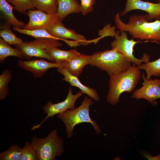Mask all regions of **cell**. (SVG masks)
Instances as JSON below:
<instances>
[{
  "label": "cell",
  "instance_id": "13",
  "mask_svg": "<svg viewBox=\"0 0 160 160\" xmlns=\"http://www.w3.org/2000/svg\"><path fill=\"white\" fill-rule=\"evenodd\" d=\"M125 9L121 14L124 16L129 12L134 9H140L148 13L149 20L153 19L160 20V0L154 3L141 0H127Z\"/></svg>",
  "mask_w": 160,
  "mask_h": 160
},
{
  "label": "cell",
  "instance_id": "19",
  "mask_svg": "<svg viewBox=\"0 0 160 160\" xmlns=\"http://www.w3.org/2000/svg\"><path fill=\"white\" fill-rule=\"evenodd\" d=\"M13 56L23 59L24 56L20 49L12 47L2 38H0V62L4 63L5 58L9 56Z\"/></svg>",
  "mask_w": 160,
  "mask_h": 160
},
{
  "label": "cell",
  "instance_id": "29",
  "mask_svg": "<svg viewBox=\"0 0 160 160\" xmlns=\"http://www.w3.org/2000/svg\"><path fill=\"white\" fill-rule=\"evenodd\" d=\"M143 156L148 160H160V154L155 156H151L146 152H144L143 153Z\"/></svg>",
  "mask_w": 160,
  "mask_h": 160
},
{
  "label": "cell",
  "instance_id": "20",
  "mask_svg": "<svg viewBox=\"0 0 160 160\" xmlns=\"http://www.w3.org/2000/svg\"><path fill=\"white\" fill-rule=\"evenodd\" d=\"M32 5L37 9L48 14L57 13V0H31Z\"/></svg>",
  "mask_w": 160,
  "mask_h": 160
},
{
  "label": "cell",
  "instance_id": "16",
  "mask_svg": "<svg viewBox=\"0 0 160 160\" xmlns=\"http://www.w3.org/2000/svg\"><path fill=\"white\" fill-rule=\"evenodd\" d=\"M57 14L61 21L70 14L81 12L80 4L77 0H57Z\"/></svg>",
  "mask_w": 160,
  "mask_h": 160
},
{
  "label": "cell",
  "instance_id": "7",
  "mask_svg": "<svg viewBox=\"0 0 160 160\" xmlns=\"http://www.w3.org/2000/svg\"><path fill=\"white\" fill-rule=\"evenodd\" d=\"M114 37L115 40L111 43L112 49H116L118 52L122 54L134 65L139 66L143 63L149 62L150 56L146 53H144L140 59L135 57L133 55V47L138 42L154 41L147 40L145 41H135L133 39L129 40L127 33L124 31L118 30L116 32Z\"/></svg>",
  "mask_w": 160,
  "mask_h": 160
},
{
  "label": "cell",
  "instance_id": "1",
  "mask_svg": "<svg viewBox=\"0 0 160 160\" xmlns=\"http://www.w3.org/2000/svg\"><path fill=\"white\" fill-rule=\"evenodd\" d=\"M120 14L118 13L116 15L115 21L117 28L120 32H128L133 38L150 40L160 44V20L150 22L148 14L134 15L126 24L120 19Z\"/></svg>",
  "mask_w": 160,
  "mask_h": 160
},
{
  "label": "cell",
  "instance_id": "2",
  "mask_svg": "<svg viewBox=\"0 0 160 160\" xmlns=\"http://www.w3.org/2000/svg\"><path fill=\"white\" fill-rule=\"evenodd\" d=\"M141 76L138 66L131 65L127 71L110 76L107 101L115 105L120 101V96L124 92H132L138 84Z\"/></svg>",
  "mask_w": 160,
  "mask_h": 160
},
{
  "label": "cell",
  "instance_id": "23",
  "mask_svg": "<svg viewBox=\"0 0 160 160\" xmlns=\"http://www.w3.org/2000/svg\"><path fill=\"white\" fill-rule=\"evenodd\" d=\"M22 149L16 145H12L5 151L0 153V160H20Z\"/></svg>",
  "mask_w": 160,
  "mask_h": 160
},
{
  "label": "cell",
  "instance_id": "3",
  "mask_svg": "<svg viewBox=\"0 0 160 160\" xmlns=\"http://www.w3.org/2000/svg\"><path fill=\"white\" fill-rule=\"evenodd\" d=\"M88 65L105 71L110 76L123 72L132 65L116 49L95 52L91 55Z\"/></svg>",
  "mask_w": 160,
  "mask_h": 160
},
{
  "label": "cell",
  "instance_id": "9",
  "mask_svg": "<svg viewBox=\"0 0 160 160\" xmlns=\"http://www.w3.org/2000/svg\"><path fill=\"white\" fill-rule=\"evenodd\" d=\"M142 77L143 80V85L134 91L131 97L137 100L145 99L152 105L156 106L158 104L156 100L160 98V79H148L144 73Z\"/></svg>",
  "mask_w": 160,
  "mask_h": 160
},
{
  "label": "cell",
  "instance_id": "5",
  "mask_svg": "<svg viewBox=\"0 0 160 160\" xmlns=\"http://www.w3.org/2000/svg\"><path fill=\"white\" fill-rule=\"evenodd\" d=\"M31 143L36 152L37 160H55V157L60 156L64 151V140L55 129L45 137L33 136Z\"/></svg>",
  "mask_w": 160,
  "mask_h": 160
},
{
  "label": "cell",
  "instance_id": "12",
  "mask_svg": "<svg viewBox=\"0 0 160 160\" xmlns=\"http://www.w3.org/2000/svg\"><path fill=\"white\" fill-rule=\"evenodd\" d=\"M52 36L59 40L71 39L79 42L80 45L86 46L92 42L98 41L97 39L87 41L83 36L73 30L66 28L63 24L62 21L59 20L46 30Z\"/></svg>",
  "mask_w": 160,
  "mask_h": 160
},
{
  "label": "cell",
  "instance_id": "11",
  "mask_svg": "<svg viewBox=\"0 0 160 160\" xmlns=\"http://www.w3.org/2000/svg\"><path fill=\"white\" fill-rule=\"evenodd\" d=\"M42 59L27 60H18L17 65L21 68L31 72L35 78H40L43 76L49 69L64 68L65 65V61L60 63L51 62Z\"/></svg>",
  "mask_w": 160,
  "mask_h": 160
},
{
  "label": "cell",
  "instance_id": "24",
  "mask_svg": "<svg viewBox=\"0 0 160 160\" xmlns=\"http://www.w3.org/2000/svg\"><path fill=\"white\" fill-rule=\"evenodd\" d=\"M12 79V74L7 69L4 70L0 75V100L4 99L9 92L8 84Z\"/></svg>",
  "mask_w": 160,
  "mask_h": 160
},
{
  "label": "cell",
  "instance_id": "21",
  "mask_svg": "<svg viewBox=\"0 0 160 160\" xmlns=\"http://www.w3.org/2000/svg\"><path fill=\"white\" fill-rule=\"evenodd\" d=\"M140 70H144L146 73V78L151 79L152 76L160 77V57L152 61L142 63L138 66Z\"/></svg>",
  "mask_w": 160,
  "mask_h": 160
},
{
  "label": "cell",
  "instance_id": "8",
  "mask_svg": "<svg viewBox=\"0 0 160 160\" xmlns=\"http://www.w3.org/2000/svg\"><path fill=\"white\" fill-rule=\"evenodd\" d=\"M83 94L80 91L76 94H73L72 89L70 87L67 97L64 101L54 104L49 101L42 108L44 113L47 114V117L38 125L33 126L31 129L34 130L39 128L41 125L49 117H52L56 114L63 112L69 109L75 108V103L76 100Z\"/></svg>",
  "mask_w": 160,
  "mask_h": 160
},
{
  "label": "cell",
  "instance_id": "22",
  "mask_svg": "<svg viewBox=\"0 0 160 160\" xmlns=\"http://www.w3.org/2000/svg\"><path fill=\"white\" fill-rule=\"evenodd\" d=\"M13 29L22 34L28 35L36 39L48 38L59 40L50 34L46 30L43 29H36L32 30H26L15 27H13Z\"/></svg>",
  "mask_w": 160,
  "mask_h": 160
},
{
  "label": "cell",
  "instance_id": "4",
  "mask_svg": "<svg viewBox=\"0 0 160 160\" xmlns=\"http://www.w3.org/2000/svg\"><path fill=\"white\" fill-rule=\"evenodd\" d=\"M94 103L90 98L86 96L81 105L77 108L68 110L58 114L57 117L65 125L68 137L70 138L73 135V129L76 125L84 122L92 124L97 134L101 132L97 123L90 116L89 107Z\"/></svg>",
  "mask_w": 160,
  "mask_h": 160
},
{
  "label": "cell",
  "instance_id": "15",
  "mask_svg": "<svg viewBox=\"0 0 160 160\" xmlns=\"http://www.w3.org/2000/svg\"><path fill=\"white\" fill-rule=\"evenodd\" d=\"M90 57L91 55L80 53L65 61V65L63 68L72 75L78 77L84 67L88 65Z\"/></svg>",
  "mask_w": 160,
  "mask_h": 160
},
{
  "label": "cell",
  "instance_id": "25",
  "mask_svg": "<svg viewBox=\"0 0 160 160\" xmlns=\"http://www.w3.org/2000/svg\"><path fill=\"white\" fill-rule=\"evenodd\" d=\"M12 6L13 9L23 14H26L28 10H34L31 0H6Z\"/></svg>",
  "mask_w": 160,
  "mask_h": 160
},
{
  "label": "cell",
  "instance_id": "18",
  "mask_svg": "<svg viewBox=\"0 0 160 160\" xmlns=\"http://www.w3.org/2000/svg\"><path fill=\"white\" fill-rule=\"evenodd\" d=\"M47 53L54 60L55 63H60L68 61L80 54L77 50L72 49L68 51L53 47L45 50Z\"/></svg>",
  "mask_w": 160,
  "mask_h": 160
},
{
  "label": "cell",
  "instance_id": "27",
  "mask_svg": "<svg viewBox=\"0 0 160 160\" xmlns=\"http://www.w3.org/2000/svg\"><path fill=\"white\" fill-rule=\"evenodd\" d=\"M22 149L20 160H37L36 152L29 142H25Z\"/></svg>",
  "mask_w": 160,
  "mask_h": 160
},
{
  "label": "cell",
  "instance_id": "28",
  "mask_svg": "<svg viewBox=\"0 0 160 160\" xmlns=\"http://www.w3.org/2000/svg\"><path fill=\"white\" fill-rule=\"evenodd\" d=\"M81 12L84 15L91 12L95 0H80Z\"/></svg>",
  "mask_w": 160,
  "mask_h": 160
},
{
  "label": "cell",
  "instance_id": "26",
  "mask_svg": "<svg viewBox=\"0 0 160 160\" xmlns=\"http://www.w3.org/2000/svg\"><path fill=\"white\" fill-rule=\"evenodd\" d=\"M0 36L9 45H16L24 42L22 39L17 37L9 28L1 30Z\"/></svg>",
  "mask_w": 160,
  "mask_h": 160
},
{
  "label": "cell",
  "instance_id": "14",
  "mask_svg": "<svg viewBox=\"0 0 160 160\" xmlns=\"http://www.w3.org/2000/svg\"><path fill=\"white\" fill-rule=\"evenodd\" d=\"M57 71L63 75L64 78L62 80L68 82L71 86L79 88L83 94H86L96 101L100 100L97 91L94 89L90 88L83 84L79 81L77 77L70 73L65 68H58Z\"/></svg>",
  "mask_w": 160,
  "mask_h": 160
},
{
  "label": "cell",
  "instance_id": "6",
  "mask_svg": "<svg viewBox=\"0 0 160 160\" xmlns=\"http://www.w3.org/2000/svg\"><path fill=\"white\" fill-rule=\"evenodd\" d=\"M63 46L58 40L48 38H40L29 42H23L15 45L22 52L24 58L29 60L33 57L45 58L50 61L54 60L47 53L45 50Z\"/></svg>",
  "mask_w": 160,
  "mask_h": 160
},
{
  "label": "cell",
  "instance_id": "17",
  "mask_svg": "<svg viewBox=\"0 0 160 160\" xmlns=\"http://www.w3.org/2000/svg\"><path fill=\"white\" fill-rule=\"evenodd\" d=\"M13 7L6 0H0V10L4 18L9 25L14 27L22 28L24 23L18 20L15 16L12 10Z\"/></svg>",
  "mask_w": 160,
  "mask_h": 160
},
{
  "label": "cell",
  "instance_id": "10",
  "mask_svg": "<svg viewBox=\"0 0 160 160\" xmlns=\"http://www.w3.org/2000/svg\"><path fill=\"white\" fill-rule=\"evenodd\" d=\"M26 14L29 17V21L23 28L26 30H46L59 20L57 13L48 14L37 9L29 10Z\"/></svg>",
  "mask_w": 160,
  "mask_h": 160
}]
</instances>
